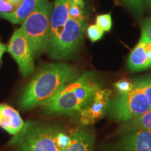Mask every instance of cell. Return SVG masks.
<instances>
[{"instance_id": "7a4b0ae2", "label": "cell", "mask_w": 151, "mask_h": 151, "mask_svg": "<svg viewBox=\"0 0 151 151\" xmlns=\"http://www.w3.org/2000/svg\"><path fill=\"white\" fill-rule=\"evenodd\" d=\"M101 83L92 71L79 75L66 85L44 106L48 114L73 115L80 113L98 90Z\"/></svg>"}, {"instance_id": "9c48e42d", "label": "cell", "mask_w": 151, "mask_h": 151, "mask_svg": "<svg viewBox=\"0 0 151 151\" xmlns=\"http://www.w3.org/2000/svg\"><path fill=\"white\" fill-rule=\"evenodd\" d=\"M128 67L133 72L151 68V40L142 31L140 40L128 58Z\"/></svg>"}, {"instance_id": "2e32d148", "label": "cell", "mask_w": 151, "mask_h": 151, "mask_svg": "<svg viewBox=\"0 0 151 151\" xmlns=\"http://www.w3.org/2000/svg\"><path fill=\"white\" fill-rule=\"evenodd\" d=\"M134 83L142 90L146 95L151 109V75L136 79L134 81Z\"/></svg>"}, {"instance_id": "8fae6325", "label": "cell", "mask_w": 151, "mask_h": 151, "mask_svg": "<svg viewBox=\"0 0 151 151\" xmlns=\"http://www.w3.org/2000/svg\"><path fill=\"white\" fill-rule=\"evenodd\" d=\"M71 0H55L50 18V32L48 46L52 45L63 29L69 17Z\"/></svg>"}, {"instance_id": "ac0fdd59", "label": "cell", "mask_w": 151, "mask_h": 151, "mask_svg": "<svg viewBox=\"0 0 151 151\" xmlns=\"http://www.w3.org/2000/svg\"><path fill=\"white\" fill-rule=\"evenodd\" d=\"M115 88L118 90V93H125L131 91L134 88V81H129L128 79L123 78L117 81L114 84Z\"/></svg>"}, {"instance_id": "52a82bcc", "label": "cell", "mask_w": 151, "mask_h": 151, "mask_svg": "<svg viewBox=\"0 0 151 151\" xmlns=\"http://www.w3.org/2000/svg\"><path fill=\"white\" fill-rule=\"evenodd\" d=\"M7 51L18 63L20 73L24 77L32 74L35 69V58L29 41L20 28L13 34L7 46Z\"/></svg>"}, {"instance_id": "5b68a950", "label": "cell", "mask_w": 151, "mask_h": 151, "mask_svg": "<svg viewBox=\"0 0 151 151\" xmlns=\"http://www.w3.org/2000/svg\"><path fill=\"white\" fill-rule=\"evenodd\" d=\"M87 20L69 18L54 43L47 48L50 58L67 59L78 52L83 41Z\"/></svg>"}, {"instance_id": "4fadbf2b", "label": "cell", "mask_w": 151, "mask_h": 151, "mask_svg": "<svg viewBox=\"0 0 151 151\" xmlns=\"http://www.w3.org/2000/svg\"><path fill=\"white\" fill-rule=\"evenodd\" d=\"M94 134L86 128H78L70 135V142L64 151H93Z\"/></svg>"}, {"instance_id": "e0dca14e", "label": "cell", "mask_w": 151, "mask_h": 151, "mask_svg": "<svg viewBox=\"0 0 151 151\" xmlns=\"http://www.w3.org/2000/svg\"><path fill=\"white\" fill-rule=\"evenodd\" d=\"M96 22L97 25L99 26L104 32H109L112 27V19L111 14L109 13L99 15L96 18Z\"/></svg>"}, {"instance_id": "44dd1931", "label": "cell", "mask_w": 151, "mask_h": 151, "mask_svg": "<svg viewBox=\"0 0 151 151\" xmlns=\"http://www.w3.org/2000/svg\"><path fill=\"white\" fill-rule=\"evenodd\" d=\"M18 6L14 5L9 0H0V14H11L14 12Z\"/></svg>"}, {"instance_id": "ffe728a7", "label": "cell", "mask_w": 151, "mask_h": 151, "mask_svg": "<svg viewBox=\"0 0 151 151\" xmlns=\"http://www.w3.org/2000/svg\"><path fill=\"white\" fill-rule=\"evenodd\" d=\"M126 5L139 14H141L143 9V0H121Z\"/></svg>"}, {"instance_id": "5bb4252c", "label": "cell", "mask_w": 151, "mask_h": 151, "mask_svg": "<svg viewBox=\"0 0 151 151\" xmlns=\"http://www.w3.org/2000/svg\"><path fill=\"white\" fill-rule=\"evenodd\" d=\"M44 0H22L14 12L0 14V18L14 24H22L24 20L32 14Z\"/></svg>"}, {"instance_id": "d6986e66", "label": "cell", "mask_w": 151, "mask_h": 151, "mask_svg": "<svg viewBox=\"0 0 151 151\" xmlns=\"http://www.w3.org/2000/svg\"><path fill=\"white\" fill-rule=\"evenodd\" d=\"M87 34L92 42H96L103 37L104 31L97 24H92L87 29Z\"/></svg>"}, {"instance_id": "277c9868", "label": "cell", "mask_w": 151, "mask_h": 151, "mask_svg": "<svg viewBox=\"0 0 151 151\" xmlns=\"http://www.w3.org/2000/svg\"><path fill=\"white\" fill-rule=\"evenodd\" d=\"M53 4L44 0L21 24L20 29L29 41L34 58H38L48 48L50 18Z\"/></svg>"}, {"instance_id": "cb8c5ba5", "label": "cell", "mask_w": 151, "mask_h": 151, "mask_svg": "<svg viewBox=\"0 0 151 151\" xmlns=\"http://www.w3.org/2000/svg\"><path fill=\"white\" fill-rule=\"evenodd\" d=\"M6 47L4 43L0 41V61H1L3 54L6 52Z\"/></svg>"}, {"instance_id": "d4e9b609", "label": "cell", "mask_w": 151, "mask_h": 151, "mask_svg": "<svg viewBox=\"0 0 151 151\" xmlns=\"http://www.w3.org/2000/svg\"><path fill=\"white\" fill-rule=\"evenodd\" d=\"M9 1H10L12 4H14V5H16L18 6L20 5V4L22 2V0H9Z\"/></svg>"}, {"instance_id": "7402d4cb", "label": "cell", "mask_w": 151, "mask_h": 151, "mask_svg": "<svg viewBox=\"0 0 151 151\" xmlns=\"http://www.w3.org/2000/svg\"><path fill=\"white\" fill-rule=\"evenodd\" d=\"M69 142H70V136H68L67 134L60 130L58 134V143L63 151L67 148Z\"/></svg>"}, {"instance_id": "484cf974", "label": "cell", "mask_w": 151, "mask_h": 151, "mask_svg": "<svg viewBox=\"0 0 151 151\" xmlns=\"http://www.w3.org/2000/svg\"><path fill=\"white\" fill-rule=\"evenodd\" d=\"M148 1H149V3H150V4L151 5V0H148Z\"/></svg>"}, {"instance_id": "603a6c76", "label": "cell", "mask_w": 151, "mask_h": 151, "mask_svg": "<svg viewBox=\"0 0 151 151\" xmlns=\"http://www.w3.org/2000/svg\"><path fill=\"white\" fill-rule=\"evenodd\" d=\"M141 31L143 32L151 40V18H146L141 24Z\"/></svg>"}, {"instance_id": "8992f818", "label": "cell", "mask_w": 151, "mask_h": 151, "mask_svg": "<svg viewBox=\"0 0 151 151\" xmlns=\"http://www.w3.org/2000/svg\"><path fill=\"white\" fill-rule=\"evenodd\" d=\"M151 110L142 90L134 84L131 91L118 93L109 102L107 112L113 120L126 122Z\"/></svg>"}, {"instance_id": "9a60e30c", "label": "cell", "mask_w": 151, "mask_h": 151, "mask_svg": "<svg viewBox=\"0 0 151 151\" xmlns=\"http://www.w3.org/2000/svg\"><path fill=\"white\" fill-rule=\"evenodd\" d=\"M139 129H151V110L137 118L124 122L120 130L127 132Z\"/></svg>"}, {"instance_id": "6da1fadb", "label": "cell", "mask_w": 151, "mask_h": 151, "mask_svg": "<svg viewBox=\"0 0 151 151\" xmlns=\"http://www.w3.org/2000/svg\"><path fill=\"white\" fill-rule=\"evenodd\" d=\"M78 76L76 68L66 63L59 62L43 66L22 92L19 106L25 111L45 106L66 85Z\"/></svg>"}, {"instance_id": "3957f363", "label": "cell", "mask_w": 151, "mask_h": 151, "mask_svg": "<svg viewBox=\"0 0 151 151\" xmlns=\"http://www.w3.org/2000/svg\"><path fill=\"white\" fill-rule=\"evenodd\" d=\"M60 131L51 124L27 121L9 145L16 151H63L58 143Z\"/></svg>"}, {"instance_id": "30bf717a", "label": "cell", "mask_w": 151, "mask_h": 151, "mask_svg": "<svg viewBox=\"0 0 151 151\" xmlns=\"http://www.w3.org/2000/svg\"><path fill=\"white\" fill-rule=\"evenodd\" d=\"M117 146L122 151H151V129H139L125 132Z\"/></svg>"}, {"instance_id": "7c38bea8", "label": "cell", "mask_w": 151, "mask_h": 151, "mask_svg": "<svg viewBox=\"0 0 151 151\" xmlns=\"http://www.w3.org/2000/svg\"><path fill=\"white\" fill-rule=\"evenodd\" d=\"M24 122L19 113L11 106L0 104V127L16 136L23 129Z\"/></svg>"}, {"instance_id": "ba28073f", "label": "cell", "mask_w": 151, "mask_h": 151, "mask_svg": "<svg viewBox=\"0 0 151 151\" xmlns=\"http://www.w3.org/2000/svg\"><path fill=\"white\" fill-rule=\"evenodd\" d=\"M112 91L100 88L79 113L80 121L84 125L96 123L107 112Z\"/></svg>"}]
</instances>
